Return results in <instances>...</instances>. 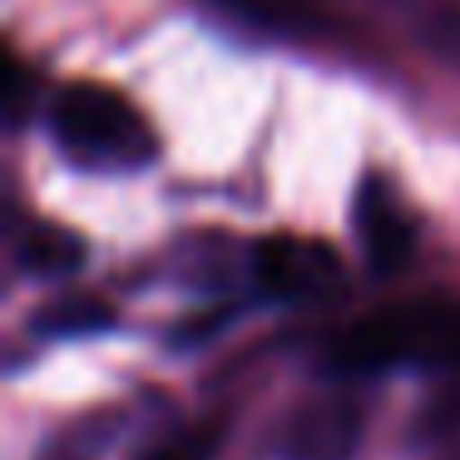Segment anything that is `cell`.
Returning <instances> with one entry per match:
<instances>
[{"mask_svg": "<svg viewBox=\"0 0 460 460\" xmlns=\"http://www.w3.org/2000/svg\"><path fill=\"white\" fill-rule=\"evenodd\" d=\"M45 129H50L55 149L70 164L100 173L144 169L159 154L149 119L124 94L104 90V84H65V90H55L50 104H45Z\"/></svg>", "mask_w": 460, "mask_h": 460, "instance_id": "cell-1", "label": "cell"}, {"mask_svg": "<svg viewBox=\"0 0 460 460\" xmlns=\"http://www.w3.org/2000/svg\"><path fill=\"white\" fill-rule=\"evenodd\" d=\"M361 446V406L341 391L297 401L278 430L282 460H351Z\"/></svg>", "mask_w": 460, "mask_h": 460, "instance_id": "cell-2", "label": "cell"}, {"mask_svg": "<svg viewBox=\"0 0 460 460\" xmlns=\"http://www.w3.org/2000/svg\"><path fill=\"white\" fill-rule=\"evenodd\" d=\"M252 278L268 297L282 302H302V297H322L341 282V262L332 248L307 238H262L252 252Z\"/></svg>", "mask_w": 460, "mask_h": 460, "instance_id": "cell-3", "label": "cell"}, {"mask_svg": "<svg viewBox=\"0 0 460 460\" xmlns=\"http://www.w3.org/2000/svg\"><path fill=\"white\" fill-rule=\"evenodd\" d=\"M351 228H357V243L376 272H391L411 258V223L396 193L386 189V179H376V173L361 179L357 199H351Z\"/></svg>", "mask_w": 460, "mask_h": 460, "instance_id": "cell-4", "label": "cell"}, {"mask_svg": "<svg viewBox=\"0 0 460 460\" xmlns=\"http://www.w3.org/2000/svg\"><path fill=\"white\" fill-rule=\"evenodd\" d=\"M84 262V243L60 223H35L21 238V268L31 278H70Z\"/></svg>", "mask_w": 460, "mask_h": 460, "instance_id": "cell-5", "label": "cell"}, {"mask_svg": "<svg viewBox=\"0 0 460 460\" xmlns=\"http://www.w3.org/2000/svg\"><path fill=\"white\" fill-rule=\"evenodd\" d=\"M110 317L114 312L94 297H65V302H55V307L35 312L31 327L40 332V337H84V332H104Z\"/></svg>", "mask_w": 460, "mask_h": 460, "instance_id": "cell-6", "label": "cell"}, {"mask_svg": "<svg viewBox=\"0 0 460 460\" xmlns=\"http://www.w3.org/2000/svg\"><path fill=\"white\" fill-rule=\"evenodd\" d=\"M149 460H213V430H193V436L173 440V446L154 450Z\"/></svg>", "mask_w": 460, "mask_h": 460, "instance_id": "cell-7", "label": "cell"}]
</instances>
